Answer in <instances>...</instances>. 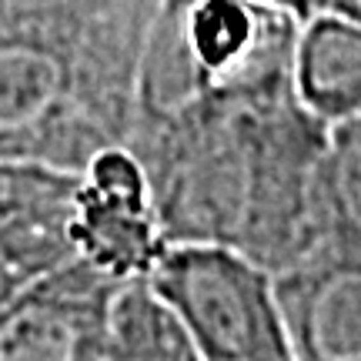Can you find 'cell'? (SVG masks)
<instances>
[{"label": "cell", "instance_id": "7a4b0ae2", "mask_svg": "<svg viewBox=\"0 0 361 361\" xmlns=\"http://www.w3.org/2000/svg\"><path fill=\"white\" fill-rule=\"evenodd\" d=\"M157 0H0V157L80 171L124 144Z\"/></svg>", "mask_w": 361, "mask_h": 361}, {"label": "cell", "instance_id": "52a82bcc", "mask_svg": "<svg viewBox=\"0 0 361 361\" xmlns=\"http://www.w3.org/2000/svg\"><path fill=\"white\" fill-rule=\"evenodd\" d=\"M284 335L298 361H361V255L314 245L274 271Z\"/></svg>", "mask_w": 361, "mask_h": 361}, {"label": "cell", "instance_id": "7c38bea8", "mask_svg": "<svg viewBox=\"0 0 361 361\" xmlns=\"http://www.w3.org/2000/svg\"><path fill=\"white\" fill-rule=\"evenodd\" d=\"M71 188H74L71 171L0 157V218L44 204V201H61L71 194Z\"/></svg>", "mask_w": 361, "mask_h": 361}, {"label": "cell", "instance_id": "4fadbf2b", "mask_svg": "<svg viewBox=\"0 0 361 361\" xmlns=\"http://www.w3.org/2000/svg\"><path fill=\"white\" fill-rule=\"evenodd\" d=\"M258 4L288 13V17H291V20H298V24L314 20V17H328V13H338V17H355V20H361V0H258Z\"/></svg>", "mask_w": 361, "mask_h": 361}, {"label": "cell", "instance_id": "8fae6325", "mask_svg": "<svg viewBox=\"0 0 361 361\" xmlns=\"http://www.w3.org/2000/svg\"><path fill=\"white\" fill-rule=\"evenodd\" d=\"M67 201H44L0 218V308L47 271L74 258L67 238Z\"/></svg>", "mask_w": 361, "mask_h": 361}, {"label": "cell", "instance_id": "5b68a950", "mask_svg": "<svg viewBox=\"0 0 361 361\" xmlns=\"http://www.w3.org/2000/svg\"><path fill=\"white\" fill-rule=\"evenodd\" d=\"M67 238L80 261L114 281L141 278L164 255L168 238L151 180L128 144H107L74 171Z\"/></svg>", "mask_w": 361, "mask_h": 361}, {"label": "cell", "instance_id": "3957f363", "mask_svg": "<svg viewBox=\"0 0 361 361\" xmlns=\"http://www.w3.org/2000/svg\"><path fill=\"white\" fill-rule=\"evenodd\" d=\"M295 37L298 20L258 0H157L134 117L168 114L207 90L291 80Z\"/></svg>", "mask_w": 361, "mask_h": 361}, {"label": "cell", "instance_id": "9c48e42d", "mask_svg": "<svg viewBox=\"0 0 361 361\" xmlns=\"http://www.w3.org/2000/svg\"><path fill=\"white\" fill-rule=\"evenodd\" d=\"M107 361H197L184 322L147 274L117 281L111 291Z\"/></svg>", "mask_w": 361, "mask_h": 361}, {"label": "cell", "instance_id": "30bf717a", "mask_svg": "<svg viewBox=\"0 0 361 361\" xmlns=\"http://www.w3.org/2000/svg\"><path fill=\"white\" fill-rule=\"evenodd\" d=\"M314 245L361 255V114L324 128L314 171Z\"/></svg>", "mask_w": 361, "mask_h": 361}, {"label": "cell", "instance_id": "277c9868", "mask_svg": "<svg viewBox=\"0 0 361 361\" xmlns=\"http://www.w3.org/2000/svg\"><path fill=\"white\" fill-rule=\"evenodd\" d=\"M194 341L197 361H288L274 271L214 241H171L147 271Z\"/></svg>", "mask_w": 361, "mask_h": 361}, {"label": "cell", "instance_id": "ba28073f", "mask_svg": "<svg viewBox=\"0 0 361 361\" xmlns=\"http://www.w3.org/2000/svg\"><path fill=\"white\" fill-rule=\"evenodd\" d=\"M291 84L324 124L361 114V20L328 13L298 24Z\"/></svg>", "mask_w": 361, "mask_h": 361}, {"label": "cell", "instance_id": "8992f818", "mask_svg": "<svg viewBox=\"0 0 361 361\" xmlns=\"http://www.w3.org/2000/svg\"><path fill=\"white\" fill-rule=\"evenodd\" d=\"M114 278L78 255L0 308V361H107Z\"/></svg>", "mask_w": 361, "mask_h": 361}, {"label": "cell", "instance_id": "6da1fadb", "mask_svg": "<svg viewBox=\"0 0 361 361\" xmlns=\"http://www.w3.org/2000/svg\"><path fill=\"white\" fill-rule=\"evenodd\" d=\"M324 128L291 80H264L134 117L124 144L147 171L168 245L214 241L278 271L314 245Z\"/></svg>", "mask_w": 361, "mask_h": 361}]
</instances>
